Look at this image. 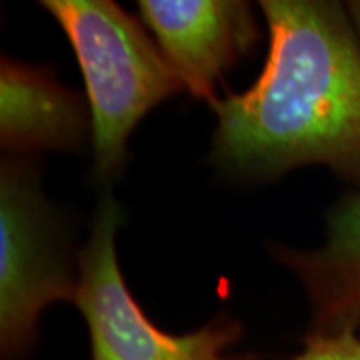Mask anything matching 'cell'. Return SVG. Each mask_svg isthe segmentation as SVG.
Segmentation results:
<instances>
[{
	"label": "cell",
	"instance_id": "obj_2",
	"mask_svg": "<svg viewBox=\"0 0 360 360\" xmlns=\"http://www.w3.org/2000/svg\"><path fill=\"white\" fill-rule=\"evenodd\" d=\"M70 40L84 77L96 174H116L146 112L184 90L144 26L110 0H44Z\"/></svg>",
	"mask_w": 360,
	"mask_h": 360
},
{
	"label": "cell",
	"instance_id": "obj_9",
	"mask_svg": "<svg viewBox=\"0 0 360 360\" xmlns=\"http://www.w3.org/2000/svg\"><path fill=\"white\" fill-rule=\"evenodd\" d=\"M345 6H347L348 16H350V20H352L354 32H356V37H359L360 42V0H350Z\"/></svg>",
	"mask_w": 360,
	"mask_h": 360
},
{
	"label": "cell",
	"instance_id": "obj_7",
	"mask_svg": "<svg viewBox=\"0 0 360 360\" xmlns=\"http://www.w3.org/2000/svg\"><path fill=\"white\" fill-rule=\"evenodd\" d=\"M86 108L49 70L4 56L0 65V142L11 156L78 146Z\"/></svg>",
	"mask_w": 360,
	"mask_h": 360
},
{
	"label": "cell",
	"instance_id": "obj_8",
	"mask_svg": "<svg viewBox=\"0 0 360 360\" xmlns=\"http://www.w3.org/2000/svg\"><path fill=\"white\" fill-rule=\"evenodd\" d=\"M292 360H360V338L356 336V333L338 336L307 335V338H304V350Z\"/></svg>",
	"mask_w": 360,
	"mask_h": 360
},
{
	"label": "cell",
	"instance_id": "obj_5",
	"mask_svg": "<svg viewBox=\"0 0 360 360\" xmlns=\"http://www.w3.org/2000/svg\"><path fill=\"white\" fill-rule=\"evenodd\" d=\"M142 20L196 98L217 103V84L258 40L257 18L240 0H141Z\"/></svg>",
	"mask_w": 360,
	"mask_h": 360
},
{
	"label": "cell",
	"instance_id": "obj_3",
	"mask_svg": "<svg viewBox=\"0 0 360 360\" xmlns=\"http://www.w3.org/2000/svg\"><path fill=\"white\" fill-rule=\"evenodd\" d=\"M78 276L68 264L60 231L22 156L0 170V347L2 359L25 356L39 319L52 302H75Z\"/></svg>",
	"mask_w": 360,
	"mask_h": 360
},
{
	"label": "cell",
	"instance_id": "obj_6",
	"mask_svg": "<svg viewBox=\"0 0 360 360\" xmlns=\"http://www.w3.org/2000/svg\"><path fill=\"white\" fill-rule=\"evenodd\" d=\"M310 300L309 336H338L360 326V191L347 194L328 214L326 240L312 250L276 248Z\"/></svg>",
	"mask_w": 360,
	"mask_h": 360
},
{
	"label": "cell",
	"instance_id": "obj_1",
	"mask_svg": "<svg viewBox=\"0 0 360 360\" xmlns=\"http://www.w3.org/2000/svg\"><path fill=\"white\" fill-rule=\"evenodd\" d=\"M270 49L258 80L212 103V156L240 174L324 165L360 184V42L328 0H264Z\"/></svg>",
	"mask_w": 360,
	"mask_h": 360
},
{
	"label": "cell",
	"instance_id": "obj_4",
	"mask_svg": "<svg viewBox=\"0 0 360 360\" xmlns=\"http://www.w3.org/2000/svg\"><path fill=\"white\" fill-rule=\"evenodd\" d=\"M122 208L110 194L94 212L86 245L78 250L75 296L89 326L92 360H226L222 352L243 326L220 316L188 335H170L150 322L130 295L116 257Z\"/></svg>",
	"mask_w": 360,
	"mask_h": 360
}]
</instances>
